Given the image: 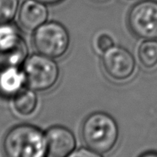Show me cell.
Listing matches in <instances>:
<instances>
[{
	"label": "cell",
	"instance_id": "6da1fadb",
	"mask_svg": "<svg viewBox=\"0 0 157 157\" xmlns=\"http://www.w3.org/2000/svg\"><path fill=\"white\" fill-rule=\"evenodd\" d=\"M6 157H47L46 135L38 128L20 124L8 131L3 142Z\"/></svg>",
	"mask_w": 157,
	"mask_h": 157
},
{
	"label": "cell",
	"instance_id": "7a4b0ae2",
	"mask_svg": "<svg viewBox=\"0 0 157 157\" xmlns=\"http://www.w3.org/2000/svg\"><path fill=\"white\" fill-rule=\"evenodd\" d=\"M80 133L84 143L89 149L104 154L115 147L119 137V128L110 114L95 112L84 120Z\"/></svg>",
	"mask_w": 157,
	"mask_h": 157
},
{
	"label": "cell",
	"instance_id": "3957f363",
	"mask_svg": "<svg viewBox=\"0 0 157 157\" xmlns=\"http://www.w3.org/2000/svg\"><path fill=\"white\" fill-rule=\"evenodd\" d=\"M32 42L38 53L53 59L60 58L68 51L70 36L63 25L49 21L35 31Z\"/></svg>",
	"mask_w": 157,
	"mask_h": 157
},
{
	"label": "cell",
	"instance_id": "277c9868",
	"mask_svg": "<svg viewBox=\"0 0 157 157\" xmlns=\"http://www.w3.org/2000/svg\"><path fill=\"white\" fill-rule=\"evenodd\" d=\"M25 83L30 89L46 91L56 86L59 78V67L53 58L41 53L28 57L23 65Z\"/></svg>",
	"mask_w": 157,
	"mask_h": 157
},
{
	"label": "cell",
	"instance_id": "5b68a950",
	"mask_svg": "<svg viewBox=\"0 0 157 157\" xmlns=\"http://www.w3.org/2000/svg\"><path fill=\"white\" fill-rule=\"evenodd\" d=\"M127 25L131 33L143 40H157V1L141 0L130 8Z\"/></svg>",
	"mask_w": 157,
	"mask_h": 157
},
{
	"label": "cell",
	"instance_id": "8992f818",
	"mask_svg": "<svg viewBox=\"0 0 157 157\" xmlns=\"http://www.w3.org/2000/svg\"><path fill=\"white\" fill-rule=\"evenodd\" d=\"M28 58V48L18 28L0 25V67H20Z\"/></svg>",
	"mask_w": 157,
	"mask_h": 157
},
{
	"label": "cell",
	"instance_id": "52a82bcc",
	"mask_svg": "<svg viewBox=\"0 0 157 157\" xmlns=\"http://www.w3.org/2000/svg\"><path fill=\"white\" fill-rule=\"evenodd\" d=\"M101 64L106 75L116 82H124L133 77L136 61L128 49L114 45L101 54Z\"/></svg>",
	"mask_w": 157,
	"mask_h": 157
},
{
	"label": "cell",
	"instance_id": "ba28073f",
	"mask_svg": "<svg viewBox=\"0 0 157 157\" xmlns=\"http://www.w3.org/2000/svg\"><path fill=\"white\" fill-rule=\"evenodd\" d=\"M48 154L52 157H67L75 150L76 140L68 128L51 127L46 133Z\"/></svg>",
	"mask_w": 157,
	"mask_h": 157
},
{
	"label": "cell",
	"instance_id": "9c48e42d",
	"mask_svg": "<svg viewBox=\"0 0 157 157\" xmlns=\"http://www.w3.org/2000/svg\"><path fill=\"white\" fill-rule=\"evenodd\" d=\"M48 10L46 4L37 0H26L22 4L19 13V22L27 31H36L47 22Z\"/></svg>",
	"mask_w": 157,
	"mask_h": 157
},
{
	"label": "cell",
	"instance_id": "30bf717a",
	"mask_svg": "<svg viewBox=\"0 0 157 157\" xmlns=\"http://www.w3.org/2000/svg\"><path fill=\"white\" fill-rule=\"evenodd\" d=\"M25 83L23 70L15 66L0 67V96L4 98L14 97Z\"/></svg>",
	"mask_w": 157,
	"mask_h": 157
},
{
	"label": "cell",
	"instance_id": "8fae6325",
	"mask_svg": "<svg viewBox=\"0 0 157 157\" xmlns=\"http://www.w3.org/2000/svg\"><path fill=\"white\" fill-rule=\"evenodd\" d=\"M37 106V96L33 90H22L14 97V107L18 113L28 116L34 113Z\"/></svg>",
	"mask_w": 157,
	"mask_h": 157
},
{
	"label": "cell",
	"instance_id": "7c38bea8",
	"mask_svg": "<svg viewBox=\"0 0 157 157\" xmlns=\"http://www.w3.org/2000/svg\"><path fill=\"white\" fill-rule=\"evenodd\" d=\"M139 61L146 69L157 66V40H144L138 49Z\"/></svg>",
	"mask_w": 157,
	"mask_h": 157
},
{
	"label": "cell",
	"instance_id": "4fadbf2b",
	"mask_svg": "<svg viewBox=\"0 0 157 157\" xmlns=\"http://www.w3.org/2000/svg\"><path fill=\"white\" fill-rule=\"evenodd\" d=\"M19 0H0V25L9 24L17 14Z\"/></svg>",
	"mask_w": 157,
	"mask_h": 157
},
{
	"label": "cell",
	"instance_id": "5bb4252c",
	"mask_svg": "<svg viewBox=\"0 0 157 157\" xmlns=\"http://www.w3.org/2000/svg\"><path fill=\"white\" fill-rule=\"evenodd\" d=\"M113 46H114V41L113 37L106 33H101L96 36L94 40V48L100 54L104 53L108 49L113 48Z\"/></svg>",
	"mask_w": 157,
	"mask_h": 157
},
{
	"label": "cell",
	"instance_id": "9a60e30c",
	"mask_svg": "<svg viewBox=\"0 0 157 157\" xmlns=\"http://www.w3.org/2000/svg\"><path fill=\"white\" fill-rule=\"evenodd\" d=\"M67 157H102L95 150L86 148H80L78 150L72 151Z\"/></svg>",
	"mask_w": 157,
	"mask_h": 157
},
{
	"label": "cell",
	"instance_id": "2e32d148",
	"mask_svg": "<svg viewBox=\"0 0 157 157\" xmlns=\"http://www.w3.org/2000/svg\"><path fill=\"white\" fill-rule=\"evenodd\" d=\"M39 2H41L44 4H48V5H54L62 3L64 0H37Z\"/></svg>",
	"mask_w": 157,
	"mask_h": 157
},
{
	"label": "cell",
	"instance_id": "e0dca14e",
	"mask_svg": "<svg viewBox=\"0 0 157 157\" xmlns=\"http://www.w3.org/2000/svg\"><path fill=\"white\" fill-rule=\"evenodd\" d=\"M140 157H157V152L155 151H148L142 154Z\"/></svg>",
	"mask_w": 157,
	"mask_h": 157
},
{
	"label": "cell",
	"instance_id": "ac0fdd59",
	"mask_svg": "<svg viewBox=\"0 0 157 157\" xmlns=\"http://www.w3.org/2000/svg\"><path fill=\"white\" fill-rule=\"evenodd\" d=\"M96 1H103V0H96Z\"/></svg>",
	"mask_w": 157,
	"mask_h": 157
}]
</instances>
